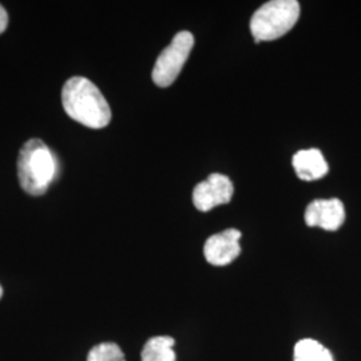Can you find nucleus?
<instances>
[{
	"instance_id": "6e6552de",
	"label": "nucleus",
	"mask_w": 361,
	"mask_h": 361,
	"mask_svg": "<svg viewBox=\"0 0 361 361\" xmlns=\"http://www.w3.org/2000/svg\"><path fill=\"white\" fill-rule=\"evenodd\" d=\"M297 177L302 180H316L323 178L329 166L323 153L319 149L300 150L292 159Z\"/></svg>"
},
{
	"instance_id": "9b49d317",
	"label": "nucleus",
	"mask_w": 361,
	"mask_h": 361,
	"mask_svg": "<svg viewBox=\"0 0 361 361\" xmlns=\"http://www.w3.org/2000/svg\"><path fill=\"white\" fill-rule=\"evenodd\" d=\"M87 361H126V357L116 343H102L91 349Z\"/></svg>"
},
{
	"instance_id": "0eeeda50",
	"label": "nucleus",
	"mask_w": 361,
	"mask_h": 361,
	"mask_svg": "<svg viewBox=\"0 0 361 361\" xmlns=\"http://www.w3.org/2000/svg\"><path fill=\"white\" fill-rule=\"evenodd\" d=\"M240 238L241 232L237 229H226L209 237L204 246L207 262L216 267L229 265L241 253Z\"/></svg>"
},
{
	"instance_id": "423d86ee",
	"label": "nucleus",
	"mask_w": 361,
	"mask_h": 361,
	"mask_svg": "<svg viewBox=\"0 0 361 361\" xmlns=\"http://www.w3.org/2000/svg\"><path fill=\"white\" fill-rule=\"evenodd\" d=\"M305 224L310 228H322L328 232L338 231L345 221L344 204L337 200H314L305 210Z\"/></svg>"
},
{
	"instance_id": "20e7f679",
	"label": "nucleus",
	"mask_w": 361,
	"mask_h": 361,
	"mask_svg": "<svg viewBox=\"0 0 361 361\" xmlns=\"http://www.w3.org/2000/svg\"><path fill=\"white\" fill-rule=\"evenodd\" d=\"M194 46V37L189 31L178 32L171 43L159 54L152 78L158 87H169L180 75Z\"/></svg>"
},
{
	"instance_id": "7ed1b4c3",
	"label": "nucleus",
	"mask_w": 361,
	"mask_h": 361,
	"mask_svg": "<svg viewBox=\"0 0 361 361\" xmlns=\"http://www.w3.org/2000/svg\"><path fill=\"white\" fill-rule=\"evenodd\" d=\"M298 18L300 3L296 0H271L253 13L250 31L256 43L276 40L288 34Z\"/></svg>"
},
{
	"instance_id": "ddd939ff",
	"label": "nucleus",
	"mask_w": 361,
	"mask_h": 361,
	"mask_svg": "<svg viewBox=\"0 0 361 361\" xmlns=\"http://www.w3.org/2000/svg\"><path fill=\"white\" fill-rule=\"evenodd\" d=\"M1 297H3V288H1V285H0V300H1Z\"/></svg>"
},
{
	"instance_id": "f8f14e48",
	"label": "nucleus",
	"mask_w": 361,
	"mask_h": 361,
	"mask_svg": "<svg viewBox=\"0 0 361 361\" xmlns=\"http://www.w3.org/2000/svg\"><path fill=\"white\" fill-rule=\"evenodd\" d=\"M7 26H8V13L0 4V34H3L6 31Z\"/></svg>"
},
{
	"instance_id": "1a4fd4ad",
	"label": "nucleus",
	"mask_w": 361,
	"mask_h": 361,
	"mask_svg": "<svg viewBox=\"0 0 361 361\" xmlns=\"http://www.w3.org/2000/svg\"><path fill=\"white\" fill-rule=\"evenodd\" d=\"M176 340L170 336H155L147 340L141 353L142 361H176Z\"/></svg>"
},
{
	"instance_id": "f03ea898",
	"label": "nucleus",
	"mask_w": 361,
	"mask_h": 361,
	"mask_svg": "<svg viewBox=\"0 0 361 361\" xmlns=\"http://www.w3.org/2000/svg\"><path fill=\"white\" fill-rule=\"evenodd\" d=\"M56 159L49 146L38 138L27 141L19 152L18 177L22 189L39 197L47 192L56 174Z\"/></svg>"
},
{
	"instance_id": "9d476101",
	"label": "nucleus",
	"mask_w": 361,
	"mask_h": 361,
	"mask_svg": "<svg viewBox=\"0 0 361 361\" xmlns=\"http://www.w3.org/2000/svg\"><path fill=\"white\" fill-rule=\"evenodd\" d=\"M295 361H335L332 353L316 340L304 338L295 347Z\"/></svg>"
},
{
	"instance_id": "39448f33",
	"label": "nucleus",
	"mask_w": 361,
	"mask_h": 361,
	"mask_svg": "<svg viewBox=\"0 0 361 361\" xmlns=\"http://www.w3.org/2000/svg\"><path fill=\"white\" fill-rule=\"evenodd\" d=\"M232 180L222 174H210L207 180L200 182L193 190V204L200 212H209L219 205L229 204L232 200Z\"/></svg>"
},
{
	"instance_id": "f257e3e1",
	"label": "nucleus",
	"mask_w": 361,
	"mask_h": 361,
	"mask_svg": "<svg viewBox=\"0 0 361 361\" xmlns=\"http://www.w3.org/2000/svg\"><path fill=\"white\" fill-rule=\"evenodd\" d=\"M67 116L90 129H104L111 121V110L104 94L87 78H70L62 89Z\"/></svg>"
}]
</instances>
